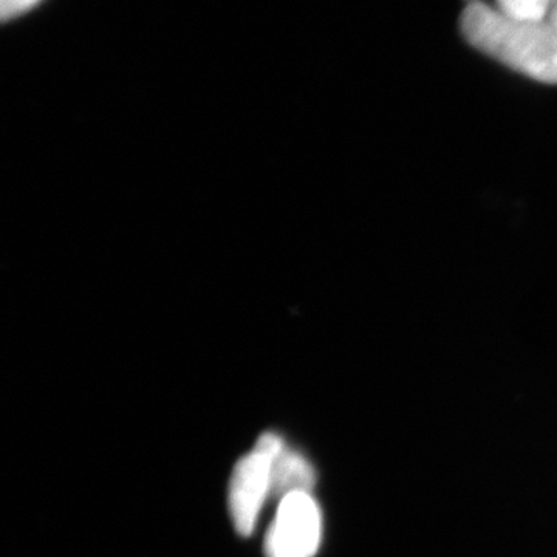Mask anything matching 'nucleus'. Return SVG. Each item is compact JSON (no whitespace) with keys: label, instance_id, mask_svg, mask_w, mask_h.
<instances>
[{"label":"nucleus","instance_id":"nucleus-1","mask_svg":"<svg viewBox=\"0 0 557 557\" xmlns=\"http://www.w3.org/2000/svg\"><path fill=\"white\" fill-rule=\"evenodd\" d=\"M460 25L468 42L487 57L541 83L557 84V33L548 22L512 20L474 0Z\"/></svg>","mask_w":557,"mask_h":557},{"label":"nucleus","instance_id":"nucleus-2","mask_svg":"<svg viewBox=\"0 0 557 557\" xmlns=\"http://www.w3.org/2000/svg\"><path fill=\"white\" fill-rule=\"evenodd\" d=\"M284 446V440L277 434L267 432L234 468L230 482V511L242 536H251L255 531L260 511L273 490V458Z\"/></svg>","mask_w":557,"mask_h":557},{"label":"nucleus","instance_id":"nucleus-3","mask_svg":"<svg viewBox=\"0 0 557 557\" xmlns=\"http://www.w3.org/2000/svg\"><path fill=\"white\" fill-rule=\"evenodd\" d=\"M322 537V516L311 493H293L278 502L265 539L267 557H314Z\"/></svg>","mask_w":557,"mask_h":557},{"label":"nucleus","instance_id":"nucleus-4","mask_svg":"<svg viewBox=\"0 0 557 557\" xmlns=\"http://www.w3.org/2000/svg\"><path fill=\"white\" fill-rule=\"evenodd\" d=\"M317 483V474L309 461L299 453L288 449L285 445L273 458V490L271 496L287 497L293 493H311Z\"/></svg>","mask_w":557,"mask_h":557},{"label":"nucleus","instance_id":"nucleus-5","mask_svg":"<svg viewBox=\"0 0 557 557\" xmlns=\"http://www.w3.org/2000/svg\"><path fill=\"white\" fill-rule=\"evenodd\" d=\"M553 0H496V9L512 20L547 22Z\"/></svg>","mask_w":557,"mask_h":557},{"label":"nucleus","instance_id":"nucleus-6","mask_svg":"<svg viewBox=\"0 0 557 557\" xmlns=\"http://www.w3.org/2000/svg\"><path fill=\"white\" fill-rule=\"evenodd\" d=\"M42 0H0L2 21H11L38 7Z\"/></svg>","mask_w":557,"mask_h":557},{"label":"nucleus","instance_id":"nucleus-7","mask_svg":"<svg viewBox=\"0 0 557 557\" xmlns=\"http://www.w3.org/2000/svg\"><path fill=\"white\" fill-rule=\"evenodd\" d=\"M547 22L549 25H552L553 30L557 33V0H553L552 10H549Z\"/></svg>","mask_w":557,"mask_h":557}]
</instances>
